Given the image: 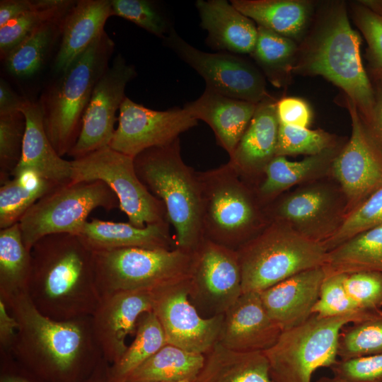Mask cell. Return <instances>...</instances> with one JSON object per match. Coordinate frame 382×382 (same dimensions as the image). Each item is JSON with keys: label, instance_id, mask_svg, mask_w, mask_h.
Here are the masks:
<instances>
[{"label": "cell", "instance_id": "6da1fadb", "mask_svg": "<svg viewBox=\"0 0 382 382\" xmlns=\"http://www.w3.org/2000/svg\"><path fill=\"white\" fill-rule=\"evenodd\" d=\"M3 300L18 324L8 352L45 382H81L104 359L91 316L52 319L36 308L27 292Z\"/></svg>", "mask_w": 382, "mask_h": 382}, {"label": "cell", "instance_id": "7a4b0ae2", "mask_svg": "<svg viewBox=\"0 0 382 382\" xmlns=\"http://www.w3.org/2000/svg\"><path fill=\"white\" fill-rule=\"evenodd\" d=\"M30 255L27 293L42 314L66 320L94 313L101 299L94 254L79 236H44L34 244Z\"/></svg>", "mask_w": 382, "mask_h": 382}, {"label": "cell", "instance_id": "3957f363", "mask_svg": "<svg viewBox=\"0 0 382 382\" xmlns=\"http://www.w3.org/2000/svg\"><path fill=\"white\" fill-rule=\"evenodd\" d=\"M360 35L351 26L347 4L328 3L320 10L312 31L298 48L292 72L321 76L341 88L368 122L375 105V90L364 67Z\"/></svg>", "mask_w": 382, "mask_h": 382}, {"label": "cell", "instance_id": "277c9868", "mask_svg": "<svg viewBox=\"0 0 382 382\" xmlns=\"http://www.w3.org/2000/svg\"><path fill=\"white\" fill-rule=\"evenodd\" d=\"M134 163L141 182L165 207L175 248L192 253L203 238L200 187L197 171L182 158L180 138L145 150Z\"/></svg>", "mask_w": 382, "mask_h": 382}, {"label": "cell", "instance_id": "5b68a950", "mask_svg": "<svg viewBox=\"0 0 382 382\" xmlns=\"http://www.w3.org/2000/svg\"><path fill=\"white\" fill-rule=\"evenodd\" d=\"M197 176L204 238L237 251L270 222L254 187L228 163Z\"/></svg>", "mask_w": 382, "mask_h": 382}, {"label": "cell", "instance_id": "8992f818", "mask_svg": "<svg viewBox=\"0 0 382 382\" xmlns=\"http://www.w3.org/2000/svg\"><path fill=\"white\" fill-rule=\"evenodd\" d=\"M114 42L104 32L42 94L45 130L63 157L75 145L93 89L107 70Z\"/></svg>", "mask_w": 382, "mask_h": 382}, {"label": "cell", "instance_id": "52a82bcc", "mask_svg": "<svg viewBox=\"0 0 382 382\" xmlns=\"http://www.w3.org/2000/svg\"><path fill=\"white\" fill-rule=\"evenodd\" d=\"M237 253L243 293H260L299 272L324 266L328 253L321 243L281 221H271Z\"/></svg>", "mask_w": 382, "mask_h": 382}, {"label": "cell", "instance_id": "ba28073f", "mask_svg": "<svg viewBox=\"0 0 382 382\" xmlns=\"http://www.w3.org/2000/svg\"><path fill=\"white\" fill-rule=\"evenodd\" d=\"M376 313L354 312L335 317L312 315L303 323L282 331L276 343L264 352L272 381L311 382L316 370L330 368L337 360L342 328Z\"/></svg>", "mask_w": 382, "mask_h": 382}, {"label": "cell", "instance_id": "9c48e42d", "mask_svg": "<svg viewBox=\"0 0 382 382\" xmlns=\"http://www.w3.org/2000/svg\"><path fill=\"white\" fill-rule=\"evenodd\" d=\"M93 254L101 296L120 291L152 290L185 279L192 262V253L177 248H125Z\"/></svg>", "mask_w": 382, "mask_h": 382}, {"label": "cell", "instance_id": "30bf717a", "mask_svg": "<svg viewBox=\"0 0 382 382\" xmlns=\"http://www.w3.org/2000/svg\"><path fill=\"white\" fill-rule=\"evenodd\" d=\"M120 208L117 197L101 180L70 182L58 185L38 199L18 222L23 243L30 251L44 236L78 235L96 208Z\"/></svg>", "mask_w": 382, "mask_h": 382}, {"label": "cell", "instance_id": "8fae6325", "mask_svg": "<svg viewBox=\"0 0 382 382\" xmlns=\"http://www.w3.org/2000/svg\"><path fill=\"white\" fill-rule=\"evenodd\" d=\"M71 182L101 180L115 192L128 222L137 227L168 222L161 201L139 180L134 158L110 146L71 161Z\"/></svg>", "mask_w": 382, "mask_h": 382}, {"label": "cell", "instance_id": "7c38bea8", "mask_svg": "<svg viewBox=\"0 0 382 382\" xmlns=\"http://www.w3.org/2000/svg\"><path fill=\"white\" fill-rule=\"evenodd\" d=\"M345 195L336 181L326 177L297 186L265 207L270 221H281L306 238L323 244L342 224Z\"/></svg>", "mask_w": 382, "mask_h": 382}, {"label": "cell", "instance_id": "4fadbf2b", "mask_svg": "<svg viewBox=\"0 0 382 382\" xmlns=\"http://www.w3.org/2000/svg\"><path fill=\"white\" fill-rule=\"evenodd\" d=\"M189 299L204 318L224 315L243 293L236 250L202 238L192 253Z\"/></svg>", "mask_w": 382, "mask_h": 382}, {"label": "cell", "instance_id": "5bb4252c", "mask_svg": "<svg viewBox=\"0 0 382 382\" xmlns=\"http://www.w3.org/2000/svg\"><path fill=\"white\" fill-rule=\"evenodd\" d=\"M163 40L168 47L204 79L206 88L255 104L271 97L262 73L241 57L225 52L201 51L183 40L173 28Z\"/></svg>", "mask_w": 382, "mask_h": 382}, {"label": "cell", "instance_id": "9a60e30c", "mask_svg": "<svg viewBox=\"0 0 382 382\" xmlns=\"http://www.w3.org/2000/svg\"><path fill=\"white\" fill-rule=\"evenodd\" d=\"M345 98L352 133L332 161L330 176L345 195L347 216L382 187V152L369 135L354 104L347 96Z\"/></svg>", "mask_w": 382, "mask_h": 382}, {"label": "cell", "instance_id": "2e32d148", "mask_svg": "<svg viewBox=\"0 0 382 382\" xmlns=\"http://www.w3.org/2000/svg\"><path fill=\"white\" fill-rule=\"evenodd\" d=\"M152 311L168 344L205 354L218 342L224 315L199 314L189 299L188 277L153 289Z\"/></svg>", "mask_w": 382, "mask_h": 382}, {"label": "cell", "instance_id": "e0dca14e", "mask_svg": "<svg viewBox=\"0 0 382 382\" xmlns=\"http://www.w3.org/2000/svg\"><path fill=\"white\" fill-rule=\"evenodd\" d=\"M118 117V126L109 146L135 158L151 148L168 145L197 125L185 109L155 110L126 97Z\"/></svg>", "mask_w": 382, "mask_h": 382}, {"label": "cell", "instance_id": "ac0fdd59", "mask_svg": "<svg viewBox=\"0 0 382 382\" xmlns=\"http://www.w3.org/2000/svg\"><path fill=\"white\" fill-rule=\"evenodd\" d=\"M137 76L134 65L121 54L97 82L85 111L79 138L69 152L73 159L109 146L115 129L116 112L126 98L127 83Z\"/></svg>", "mask_w": 382, "mask_h": 382}, {"label": "cell", "instance_id": "d6986e66", "mask_svg": "<svg viewBox=\"0 0 382 382\" xmlns=\"http://www.w3.org/2000/svg\"><path fill=\"white\" fill-rule=\"evenodd\" d=\"M153 289L120 291L101 296L91 315L92 330L103 358L110 365L126 351L128 335L135 334L137 322L152 311Z\"/></svg>", "mask_w": 382, "mask_h": 382}, {"label": "cell", "instance_id": "ffe728a7", "mask_svg": "<svg viewBox=\"0 0 382 382\" xmlns=\"http://www.w3.org/2000/svg\"><path fill=\"white\" fill-rule=\"evenodd\" d=\"M282 332L265 310L260 293L245 292L224 314L218 342L236 352H265Z\"/></svg>", "mask_w": 382, "mask_h": 382}, {"label": "cell", "instance_id": "44dd1931", "mask_svg": "<svg viewBox=\"0 0 382 382\" xmlns=\"http://www.w3.org/2000/svg\"><path fill=\"white\" fill-rule=\"evenodd\" d=\"M279 122L272 97L257 104L255 114L228 163L255 187L267 166L276 156Z\"/></svg>", "mask_w": 382, "mask_h": 382}, {"label": "cell", "instance_id": "7402d4cb", "mask_svg": "<svg viewBox=\"0 0 382 382\" xmlns=\"http://www.w3.org/2000/svg\"><path fill=\"white\" fill-rule=\"evenodd\" d=\"M326 275L324 266L314 267L260 292L268 315L282 331L303 323L312 316Z\"/></svg>", "mask_w": 382, "mask_h": 382}, {"label": "cell", "instance_id": "603a6c76", "mask_svg": "<svg viewBox=\"0 0 382 382\" xmlns=\"http://www.w3.org/2000/svg\"><path fill=\"white\" fill-rule=\"evenodd\" d=\"M21 112L25 118V131L21 158L11 177L31 171L57 185L71 182V161L61 157L49 140L40 103L25 99Z\"/></svg>", "mask_w": 382, "mask_h": 382}, {"label": "cell", "instance_id": "cb8c5ba5", "mask_svg": "<svg viewBox=\"0 0 382 382\" xmlns=\"http://www.w3.org/2000/svg\"><path fill=\"white\" fill-rule=\"evenodd\" d=\"M257 104L224 96L206 88L185 109L195 119L206 122L218 145L231 156L248 128Z\"/></svg>", "mask_w": 382, "mask_h": 382}, {"label": "cell", "instance_id": "d4e9b609", "mask_svg": "<svg viewBox=\"0 0 382 382\" xmlns=\"http://www.w3.org/2000/svg\"><path fill=\"white\" fill-rule=\"evenodd\" d=\"M200 26L212 49L231 54H251L258 30L255 22L226 0H197Z\"/></svg>", "mask_w": 382, "mask_h": 382}, {"label": "cell", "instance_id": "484cf974", "mask_svg": "<svg viewBox=\"0 0 382 382\" xmlns=\"http://www.w3.org/2000/svg\"><path fill=\"white\" fill-rule=\"evenodd\" d=\"M344 144L298 161L275 156L265 168L262 179L254 187L264 207L295 186L330 176L332 161Z\"/></svg>", "mask_w": 382, "mask_h": 382}, {"label": "cell", "instance_id": "4316f807", "mask_svg": "<svg viewBox=\"0 0 382 382\" xmlns=\"http://www.w3.org/2000/svg\"><path fill=\"white\" fill-rule=\"evenodd\" d=\"M111 16V0L76 1L63 21L54 71L64 72L105 32V24Z\"/></svg>", "mask_w": 382, "mask_h": 382}, {"label": "cell", "instance_id": "83f0119b", "mask_svg": "<svg viewBox=\"0 0 382 382\" xmlns=\"http://www.w3.org/2000/svg\"><path fill=\"white\" fill-rule=\"evenodd\" d=\"M169 227L168 222L140 228L129 222L93 219L84 224L77 236L93 251L125 248L172 249L175 244Z\"/></svg>", "mask_w": 382, "mask_h": 382}, {"label": "cell", "instance_id": "f1b7e54d", "mask_svg": "<svg viewBox=\"0 0 382 382\" xmlns=\"http://www.w3.org/2000/svg\"><path fill=\"white\" fill-rule=\"evenodd\" d=\"M233 6L261 26L294 40L305 33L313 13L306 0H232Z\"/></svg>", "mask_w": 382, "mask_h": 382}, {"label": "cell", "instance_id": "f546056e", "mask_svg": "<svg viewBox=\"0 0 382 382\" xmlns=\"http://www.w3.org/2000/svg\"><path fill=\"white\" fill-rule=\"evenodd\" d=\"M192 382L273 381L264 352H236L217 342L204 354V364Z\"/></svg>", "mask_w": 382, "mask_h": 382}, {"label": "cell", "instance_id": "4dcf8cb0", "mask_svg": "<svg viewBox=\"0 0 382 382\" xmlns=\"http://www.w3.org/2000/svg\"><path fill=\"white\" fill-rule=\"evenodd\" d=\"M204 361V354L166 343L137 368L126 382L192 381Z\"/></svg>", "mask_w": 382, "mask_h": 382}, {"label": "cell", "instance_id": "1f68e13d", "mask_svg": "<svg viewBox=\"0 0 382 382\" xmlns=\"http://www.w3.org/2000/svg\"><path fill=\"white\" fill-rule=\"evenodd\" d=\"M327 274L382 272V226L349 238L327 253Z\"/></svg>", "mask_w": 382, "mask_h": 382}, {"label": "cell", "instance_id": "d6a6232c", "mask_svg": "<svg viewBox=\"0 0 382 382\" xmlns=\"http://www.w3.org/2000/svg\"><path fill=\"white\" fill-rule=\"evenodd\" d=\"M31 255L23 241L18 223L0 231V298L27 292Z\"/></svg>", "mask_w": 382, "mask_h": 382}, {"label": "cell", "instance_id": "836d02e7", "mask_svg": "<svg viewBox=\"0 0 382 382\" xmlns=\"http://www.w3.org/2000/svg\"><path fill=\"white\" fill-rule=\"evenodd\" d=\"M58 185L28 171L11 177L0 187V228L19 222L42 197Z\"/></svg>", "mask_w": 382, "mask_h": 382}, {"label": "cell", "instance_id": "e575fe53", "mask_svg": "<svg viewBox=\"0 0 382 382\" xmlns=\"http://www.w3.org/2000/svg\"><path fill=\"white\" fill-rule=\"evenodd\" d=\"M134 335L120 359L110 365V382H126L137 368L167 343L161 325L152 311L140 316Z\"/></svg>", "mask_w": 382, "mask_h": 382}, {"label": "cell", "instance_id": "d590c367", "mask_svg": "<svg viewBox=\"0 0 382 382\" xmlns=\"http://www.w3.org/2000/svg\"><path fill=\"white\" fill-rule=\"evenodd\" d=\"M64 17L45 23L10 51L3 59L7 71L18 78L30 77L38 72L61 35Z\"/></svg>", "mask_w": 382, "mask_h": 382}, {"label": "cell", "instance_id": "8d00e7d4", "mask_svg": "<svg viewBox=\"0 0 382 382\" xmlns=\"http://www.w3.org/2000/svg\"><path fill=\"white\" fill-rule=\"evenodd\" d=\"M258 35L250 54L274 86H282L292 72L299 46L295 40L257 26Z\"/></svg>", "mask_w": 382, "mask_h": 382}, {"label": "cell", "instance_id": "74e56055", "mask_svg": "<svg viewBox=\"0 0 382 382\" xmlns=\"http://www.w3.org/2000/svg\"><path fill=\"white\" fill-rule=\"evenodd\" d=\"M76 3L70 0H37V6L0 28V55L6 56L45 23L66 16Z\"/></svg>", "mask_w": 382, "mask_h": 382}, {"label": "cell", "instance_id": "f35d334b", "mask_svg": "<svg viewBox=\"0 0 382 382\" xmlns=\"http://www.w3.org/2000/svg\"><path fill=\"white\" fill-rule=\"evenodd\" d=\"M382 352V310L374 316L346 325L337 345L340 359H349Z\"/></svg>", "mask_w": 382, "mask_h": 382}, {"label": "cell", "instance_id": "ab89813d", "mask_svg": "<svg viewBox=\"0 0 382 382\" xmlns=\"http://www.w3.org/2000/svg\"><path fill=\"white\" fill-rule=\"evenodd\" d=\"M340 143L335 135L320 129L279 124L276 156L315 155Z\"/></svg>", "mask_w": 382, "mask_h": 382}, {"label": "cell", "instance_id": "60d3db41", "mask_svg": "<svg viewBox=\"0 0 382 382\" xmlns=\"http://www.w3.org/2000/svg\"><path fill=\"white\" fill-rule=\"evenodd\" d=\"M382 226V187L346 216L336 233L322 245L327 252L367 230Z\"/></svg>", "mask_w": 382, "mask_h": 382}, {"label": "cell", "instance_id": "b9f144b4", "mask_svg": "<svg viewBox=\"0 0 382 382\" xmlns=\"http://www.w3.org/2000/svg\"><path fill=\"white\" fill-rule=\"evenodd\" d=\"M25 118L22 112L0 115V183L9 180L22 154Z\"/></svg>", "mask_w": 382, "mask_h": 382}, {"label": "cell", "instance_id": "7bdbcfd3", "mask_svg": "<svg viewBox=\"0 0 382 382\" xmlns=\"http://www.w3.org/2000/svg\"><path fill=\"white\" fill-rule=\"evenodd\" d=\"M112 16L129 21L163 39L172 26L156 4L148 0H111Z\"/></svg>", "mask_w": 382, "mask_h": 382}, {"label": "cell", "instance_id": "ee69618b", "mask_svg": "<svg viewBox=\"0 0 382 382\" xmlns=\"http://www.w3.org/2000/svg\"><path fill=\"white\" fill-rule=\"evenodd\" d=\"M345 277L346 274L343 273L327 274L321 284L318 299L313 308L312 315L335 317L354 312H365L357 308L347 294L345 286Z\"/></svg>", "mask_w": 382, "mask_h": 382}, {"label": "cell", "instance_id": "f6af8a7d", "mask_svg": "<svg viewBox=\"0 0 382 382\" xmlns=\"http://www.w3.org/2000/svg\"><path fill=\"white\" fill-rule=\"evenodd\" d=\"M345 286L357 308L376 313L382 306V272L361 271L346 274Z\"/></svg>", "mask_w": 382, "mask_h": 382}, {"label": "cell", "instance_id": "bcb514c9", "mask_svg": "<svg viewBox=\"0 0 382 382\" xmlns=\"http://www.w3.org/2000/svg\"><path fill=\"white\" fill-rule=\"evenodd\" d=\"M352 13L368 45L372 66L382 81V11L360 1L352 4Z\"/></svg>", "mask_w": 382, "mask_h": 382}, {"label": "cell", "instance_id": "7dc6e473", "mask_svg": "<svg viewBox=\"0 0 382 382\" xmlns=\"http://www.w3.org/2000/svg\"><path fill=\"white\" fill-rule=\"evenodd\" d=\"M330 369L333 376L348 382H382V352L338 359Z\"/></svg>", "mask_w": 382, "mask_h": 382}, {"label": "cell", "instance_id": "c3c4849f", "mask_svg": "<svg viewBox=\"0 0 382 382\" xmlns=\"http://www.w3.org/2000/svg\"><path fill=\"white\" fill-rule=\"evenodd\" d=\"M277 113L279 124L308 128L312 122V111L303 99L286 97L277 101Z\"/></svg>", "mask_w": 382, "mask_h": 382}, {"label": "cell", "instance_id": "681fc988", "mask_svg": "<svg viewBox=\"0 0 382 382\" xmlns=\"http://www.w3.org/2000/svg\"><path fill=\"white\" fill-rule=\"evenodd\" d=\"M0 382H45L18 362L8 352H1Z\"/></svg>", "mask_w": 382, "mask_h": 382}, {"label": "cell", "instance_id": "f907efd6", "mask_svg": "<svg viewBox=\"0 0 382 382\" xmlns=\"http://www.w3.org/2000/svg\"><path fill=\"white\" fill-rule=\"evenodd\" d=\"M18 324L10 313L5 301L0 298V351L9 352L14 341Z\"/></svg>", "mask_w": 382, "mask_h": 382}, {"label": "cell", "instance_id": "816d5d0a", "mask_svg": "<svg viewBox=\"0 0 382 382\" xmlns=\"http://www.w3.org/2000/svg\"><path fill=\"white\" fill-rule=\"evenodd\" d=\"M37 5V0H1L0 1V28L35 8Z\"/></svg>", "mask_w": 382, "mask_h": 382}, {"label": "cell", "instance_id": "f5cc1de1", "mask_svg": "<svg viewBox=\"0 0 382 382\" xmlns=\"http://www.w3.org/2000/svg\"><path fill=\"white\" fill-rule=\"evenodd\" d=\"M375 99L371 119L363 122L371 139L382 152V83L375 90Z\"/></svg>", "mask_w": 382, "mask_h": 382}, {"label": "cell", "instance_id": "db71d44e", "mask_svg": "<svg viewBox=\"0 0 382 382\" xmlns=\"http://www.w3.org/2000/svg\"><path fill=\"white\" fill-rule=\"evenodd\" d=\"M25 98L18 95L3 79H0V115L21 112Z\"/></svg>", "mask_w": 382, "mask_h": 382}, {"label": "cell", "instance_id": "11a10c76", "mask_svg": "<svg viewBox=\"0 0 382 382\" xmlns=\"http://www.w3.org/2000/svg\"><path fill=\"white\" fill-rule=\"evenodd\" d=\"M109 363L103 359L95 370L81 382H110L109 378Z\"/></svg>", "mask_w": 382, "mask_h": 382}, {"label": "cell", "instance_id": "9f6ffc18", "mask_svg": "<svg viewBox=\"0 0 382 382\" xmlns=\"http://www.w3.org/2000/svg\"><path fill=\"white\" fill-rule=\"evenodd\" d=\"M317 382H348V381L340 379L335 376H332V377L322 376L317 381Z\"/></svg>", "mask_w": 382, "mask_h": 382}, {"label": "cell", "instance_id": "6f0895ef", "mask_svg": "<svg viewBox=\"0 0 382 382\" xmlns=\"http://www.w3.org/2000/svg\"><path fill=\"white\" fill-rule=\"evenodd\" d=\"M176 382H192L191 381H176Z\"/></svg>", "mask_w": 382, "mask_h": 382}]
</instances>
